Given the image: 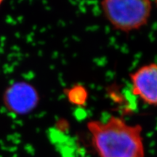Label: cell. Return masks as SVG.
Masks as SVG:
<instances>
[{"instance_id": "cell-6", "label": "cell", "mask_w": 157, "mask_h": 157, "mask_svg": "<svg viewBox=\"0 0 157 157\" xmlns=\"http://www.w3.org/2000/svg\"><path fill=\"white\" fill-rule=\"evenodd\" d=\"M154 1L155 2H156V3H157V0H154Z\"/></svg>"}, {"instance_id": "cell-1", "label": "cell", "mask_w": 157, "mask_h": 157, "mask_svg": "<svg viewBox=\"0 0 157 157\" xmlns=\"http://www.w3.org/2000/svg\"><path fill=\"white\" fill-rule=\"evenodd\" d=\"M87 127L99 157H145L140 124H129L123 118L111 116L105 121L90 120Z\"/></svg>"}, {"instance_id": "cell-4", "label": "cell", "mask_w": 157, "mask_h": 157, "mask_svg": "<svg viewBox=\"0 0 157 157\" xmlns=\"http://www.w3.org/2000/svg\"><path fill=\"white\" fill-rule=\"evenodd\" d=\"M4 100L5 105L11 111L18 114H25L36 106L39 95L30 84L18 82L7 88Z\"/></svg>"}, {"instance_id": "cell-5", "label": "cell", "mask_w": 157, "mask_h": 157, "mask_svg": "<svg viewBox=\"0 0 157 157\" xmlns=\"http://www.w3.org/2000/svg\"><path fill=\"white\" fill-rule=\"evenodd\" d=\"M4 1H5V0H0V6L2 5V3L4 2Z\"/></svg>"}, {"instance_id": "cell-2", "label": "cell", "mask_w": 157, "mask_h": 157, "mask_svg": "<svg viewBox=\"0 0 157 157\" xmlns=\"http://www.w3.org/2000/svg\"><path fill=\"white\" fill-rule=\"evenodd\" d=\"M101 8L113 28L128 33L148 23L152 5L151 0H101Z\"/></svg>"}, {"instance_id": "cell-3", "label": "cell", "mask_w": 157, "mask_h": 157, "mask_svg": "<svg viewBox=\"0 0 157 157\" xmlns=\"http://www.w3.org/2000/svg\"><path fill=\"white\" fill-rule=\"evenodd\" d=\"M132 93L143 103L157 105V63L144 65L130 74Z\"/></svg>"}]
</instances>
